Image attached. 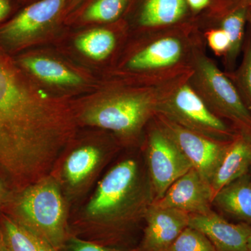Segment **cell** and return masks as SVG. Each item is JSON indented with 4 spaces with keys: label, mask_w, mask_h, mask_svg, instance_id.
<instances>
[{
    "label": "cell",
    "mask_w": 251,
    "mask_h": 251,
    "mask_svg": "<svg viewBox=\"0 0 251 251\" xmlns=\"http://www.w3.org/2000/svg\"><path fill=\"white\" fill-rule=\"evenodd\" d=\"M144 221L146 223L138 251H166L188 226L189 214L151 204Z\"/></svg>",
    "instance_id": "obj_12"
},
{
    "label": "cell",
    "mask_w": 251,
    "mask_h": 251,
    "mask_svg": "<svg viewBox=\"0 0 251 251\" xmlns=\"http://www.w3.org/2000/svg\"><path fill=\"white\" fill-rule=\"evenodd\" d=\"M241 79L243 87L251 104V47L248 50L244 57Z\"/></svg>",
    "instance_id": "obj_26"
},
{
    "label": "cell",
    "mask_w": 251,
    "mask_h": 251,
    "mask_svg": "<svg viewBox=\"0 0 251 251\" xmlns=\"http://www.w3.org/2000/svg\"><path fill=\"white\" fill-rule=\"evenodd\" d=\"M0 48V174L27 176L49 158L67 127L65 99L47 93Z\"/></svg>",
    "instance_id": "obj_1"
},
{
    "label": "cell",
    "mask_w": 251,
    "mask_h": 251,
    "mask_svg": "<svg viewBox=\"0 0 251 251\" xmlns=\"http://www.w3.org/2000/svg\"><path fill=\"white\" fill-rule=\"evenodd\" d=\"M226 215L251 226V176L249 173L225 186L213 199Z\"/></svg>",
    "instance_id": "obj_16"
},
{
    "label": "cell",
    "mask_w": 251,
    "mask_h": 251,
    "mask_svg": "<svg viewBox=\"0 0 251 251\" xmlns=\"http://www.w3.org/2000/svg\"><path fill=\"white\" fill-rule=\"evenodd\" d=\"M198 83L220 115L231 120L240 133L251 135V114L227 77L206 58L198 61Z\"/></svg>",
    "instance_id": "obj_9"
},
{
    "label": "cell",
    "mask_w": 251,
    "mask_h": 251,
    "mask_svg": "<svg viewBox=\"0 0 251 251\" xmlns=\"http://www.w3.org/2000/svg\"><path fill=\"white\" fill-rule=\"evenodd\" d=\"M181 52L182 47L178 39L163 38L134 54L128 61V67L140 71L169 67L178 62Z\"/></svg>",
    "instance_id": "obj_17"
},
{
    "label": "cell",
    "mask_w": 251,
    "mask_h": 251,
    "mask_svg": "<svg viewBox=\"0 0 251 251\" xmlns=\"http://www.w3.org/2000/svg\"><path fill=\"white\" fill-rule=\"evenodd\" d=\"M69 0H39L0 27V48L18 50L44 39L65 14Z\"/></svg>",
    "instance_id": "obj_6"
},
{
    "label": "cell",
    "mask_w": 251,
    "mask_h": 251,
    "mask_svg": "<svg viewBox=\"0 0 251 251\" xmlns=\"http://www.w3.org/2000/svg\"><path fill=\"white\" fill-rule=\"evenodd\" d=\"M251 168V135L239 133L229 143L210 186L213 196L225 186L248 174Z\"/></svg>",
    "instance_id": "obj_15"
},
{
    "label": "cell",
    "mask_w": 251,
    "mask_h": 251,
    "mask_svg": "<svg viewBox=\"0 0 251 251\" xmlns=\"http://www.w3.org/2000/svg\"><path fill=\"white\" fill-rule=\"evenodd\" d=\"M17 64L29 76L48 85L77 88L85 84V78L76 71L48 56L27 54L20 57Z\"/></svg>",
    "instance_id": "obj_14"
},
{
    "label": "cell",
    "mask_w": 251,
    "mask_h": 251,
    "mask_svg": "<svg viewBox=\"0 0 251 251\" xmlns=\"http://www.w3.org/2000/svg\"><path fill=\"white\" fill-rule=\"evenodd\" d=\"M13 191L4 176L0 174V210L11 196Z\"/></svg>",
    "instance_id": "obj_27"
},
{
    "label": "cell",
    "mask_w": 251,
    "mask_h": 251,
    "mask_svg": "<svg viewBox=\"0 0 251 251\" xmlns=\"http://www.w3.org/2000/svg\"><path fill=\"white\" fill-rule=\"evenodd\" d=\"M247 13V6H240L229 13L223 21L221 29L226 31L230 42L228 50L230 58H235L240 50Z\"/></svg>",
    "instance_id": "obj_22"
},
{
    "label": "cell",
    "mask_w": 251,
    "mask_h": 251,
    "mask_svg": "<svg viewBox=\"0 0 251 251\" xmlns=\"http://www.w3.org/2000/svg\"><path fill=\"white\" fill-rule=\"evenodd\" d=\"M250 5L251 6V1H250Z\"/></svg>",
    "instance_id": "obj_35"
},
{
    "label": "cell",
    "mask_w": 251,
    "mask_h": 251,
    "mask_svg": "<svg viewBox=\"0 0 251 251\" xmlns=\"http://www.w3.org/2000/svg\"><path fill=\"white\" fill-rule=\"evenodd\" d=\"M11 9L10 0H0V21L7 17Z\"/></svg>",
    "instance_id": "obj_28"
},
{
    "label": "cell",
    "mask_w": 251,
    "mask_h": 251,
    "mask_svg": "<svg viewBox=\"0 0 251 251\" xmlns=\"http://www.w3.org/2000/svg\"><path fill=\"white\" fill-rule=\"evenodd\" d=\"M0 251H9L7 247H6V244H5L4 237H3L2 234H1V230H0Z\"/></svg>",
    "instance_id": "obj_31"
},
{
    "label": "cell",
    "mask_w": 251,
    "mask_h": 251,
    "mask_svg": "<svg viewBox=\"0 0 251 251\" xmlns=\"http://www.w3.org/2000/svg\"><path fill=\"white\" fill-rule=\"evenodd\" d=\"M249 174H250L251 176V170H250V172H249Z\"/></svg>",
    "instance_id": "obj_34"
},
{
    "label": "cell",
    "mask_w": 251,
    "mask_h": 251,
    "mask_svg": "<svg viewBox=\"0 0 251 251\" xmlns=\"http://www.w3.org/2000/svg\"><path fill=\"white\" fill-rule=\"evenodd\" d=\"M65 249H67V251H125L114 247L86 240L73 234H71L68 239Z\"/></svg>",
    "instance_id": "obj_24"
},
{
    "label": "cell",
    "mask_w": 251,
    "mask_h": 251,
    "mask_svg": "<svg viewBox=\"0 0 251 251\" xmlns=\"http://www.w3.org/2000/svg\"><path fill=\"white\" fill-rule=\"evenodd\" d=\"M186 1L193 10L200 11L207 6L210 0H186Z\"/></svg>",
    "instance_id": "obj_29"
},
{
    "label": "cell",
    "mask_w": 251,
    "mask_h": 251,
    "mask_svg": "<svg viewBox=\"0 0 251 251\" xmlns=\"http://www.w3.org/2000/svg\"><path fill=\"white\" fill-rule=\"evenodd\" d=\"M207 39L211 49L215 52L221 53L228 51L230 42L228 36L224 29H216L210 31L208 34Z\"/></svg>",
    "instance_id": "obj_25"
},
{
    "label": "cell",
    "mask_w": 251,
    "mask_h": 251,
    "mask_svg": "<svg viewBox=\"0 0 251 251\" xmlns=\"http://www.w3.org/2000/svg\"><path fill=\"white\" fill-rule=\"evenodd\" d=\"M79 126L111 132L121 143L136 141L158 104L147 92H121L90 97L72 104Z\"/></svg>",
    "instance_id": "obj_4"
},
{
    "label": "cell",
    "mask_w": 251,
    "mask_h": 251,
    "mask_svg": "<svg viewBox=\"0 0 251 251\" xmlns=\"http://www.w3.org/2000/svg\"><path fill=\"white\" fill-rule=\"evenodd\" d=\"M213 199L210 184L193 168L176 180L153 204L188 214H204L212 210Z\"/></svg>",
    "instance_id": "obj_11"
},
{
    "label": "cell",
    "mask_w": 251,
    "mask_h": 251,
    "mask_svg": "<svg viewBox=\"0 0 251 251\" xmlns=\"http://www.w3.org/2000/svg\"><path fill=\"white\" fill-rule=\"evenodd\" d=\"M247 18L251 23V8H250V9L248 8Z\"/></svg>",
    "instance_id": "obj_32"
},
{
    "label": "cell",
    "mask_w": 251,
    "mask_h": 251,
    "mask_svg": "<svg viewBox=\"0 0 251 251\" xmlns=\"http://www.w3.org/2000/svg\"><path fill=\"white\" fill-rule=\"evenodd\" d=\"M128 0H93L81 15L87 23H106L116 21L123 14Z\"/></svg>",
    "instance_id": "obj_21"
},
{
    "label": "cell",
    "mask_w": 251,
    "mask_h": 251,
    "mask_svg": "<svg viewBox=\"0 0 251 251\" xmlns=\"http://www.w3.org/2000/svg\"><path fill=\"white\" fill-rule=\"evenodd\" d=\"M71 209L57 181L49 175L13 191L0 211L54 251H63L72 234Z\"/></svg>",
    "instance_id": "obj_3"
},
{
    "label": "cell",
    "mask_w": 251,
    "mask_h": 251,
    "mask_svg": "<svg viewBox=\"0 0 251 251\" xmlns=\"http://www.w3.org/2000/svg\"><path fill=\"white\" fill-rule=\"evenodd\" d=\"M0 230L9 251H54L1 211Z\"/></svg>",
    "instance_id": "obj_19"
},
{
    "label": "cell",
    "mask_w": 251,
    "mask_h": 251,
    "mask_svg": "<svg viewBox=\"0 0 251 251\" xmlns=\"http://www.w3.org/2000/svg\"><path fill=\"white\" fill-rule=\"evenodd\" d=\"M248 250L251 251V234L249 239V242H248Z\"/></svg>",
    "instance_id": "obj_33"
},
{
    "label": "cell",
    "mask_w": 251,
    "mask_h": 251,
    "mask_svg": "<svg viewBox=\"0 0 251 251\" xmlns=\"http://www.w3.org/2000/svg\"><path fill=\"white\" fill-rule=\"evenodd\" d=\"M119 151V145L100 135L77 134L56 160L50 175L72 205L85 201Z\"/></svg>",
    "instance_id": "obj_5"
},
{
    "label": "cell",
    "mask_w": 251,
    "mask_h": 251,
    "mask_svg": "<svg viewBox=\"0 0 251 251\" xmlns=\"http://www.w3.org/2000/svg\"><path fill=\"white\" fill-rule=\"evenodd\" d=\"M188 226L204 234L216 251H249V225L232 224L211 210L207 214H189Z\"/></svg>",
    "instance_id": "obj_13"
},
{
    "label": "cell",
    "mask_w": 251,
    "mask_h": 251,
    "mask_svg": "<svg viewBox=\"0 0 251 251\" xmlns=\"http://www.w3.org/2000/svg\"><path fill=\"white\" fill-rule=\"evenodd\" d=\"M145 164L154 202L164 196L176 180L193 168L184 153L159 127L149 135Z\"/></svg>",
    "instance_id": "obj_8"
},
{
    "label": "cell",
    "mask_w": 251,
    "mask_h": 251,
    "mask_svg": "<svg viewBox=\"0 0 251 251\" xmlns=\"http://www.w3.org/2000/svg\"><path fill=\"white\" fill-rule=\"evenodd\" d=\"M84 1L85 0H69L67 8H66L65 14L67 12L69 14L74 12V11L80 7Z\"/></svg>",
    "instance_id": "obj_30"
},
{
    "label": "cell",
    "mask_w": 251,
    "mask_h": 251,
    "mask_svg": "<svg viewBox=\"0 0 251 251\" xmlns=\"http://www.w3.org/2000/svg\"><path fill=\"white\" fill-rule=\"evenodd\" d=\"M156 111L178 125L216 141H232L237 135L188 85L180 87L166 103L158 105Z\"/></svg>",
    "instance_id": "obj_7"
},
{
    "label": "cell",
    "mask_w": 251,
    "mask_h": 251,
    "mask_svg": "<svg viewBox=\"0 0 251 251\" xmlns=\"http://www.w3.org/2000/svg\"><path fill=\"white\" fill-rule=\"evenodd\" d=\"M166 251H216L207 237L198 229L188 226Z\"/></svg>",
    "instance_id": "obj_23"
},
{
    "label": "cell",
    "mask_w": 251,
    "mask_h": 251,
    "mask_svg": "<svg viewBox=\"0 0 251 251\" xmlns=\"http://www.w3.org/2000/svg\"><path fill=\"white\" fill-rule=\"evenodd\" d=\"M74 45L77 50L91 59L104 60L112 53L116 45V38L111 31L95 28L77 36Z\"/></svg>",
    "instance_id": "obj_20"
},
{
    "label": "cell",
    "mask_w": 251,
    "mask_h": 251,
    "mask_svg": "<svg viewBox=\"0 0 251 251\" xmlns=\"http://www.w3.org/2000/svg\"><path fill=\"white\" fill-rule=\"evenodd\" d=\"M158 127L174 142L193 168L210 184L231 141L211 139L178 125L161 114H158Z\"/></svg>",
    "instance_id": "obj_10"
},
{
    "label": "cell",
    "mask_w": 251,
    "mask_h": 251,
    "mask_svg": "<svg viewBox=\"0 0 251 251\" xmlns=\"http://www.w3.org/2000/svg\"><path fill=\"white\" fill-rule=\"evenodd\" d=\"M90 194L71 214V234L110 247L128 237L154 202L145 162L135 155L114 163Z\"/></svg>",
    "instance_id": "obj_2"
},
{
    "label": "cell",
    "mask_w": 251,
    "mask_h": 251,
    "mask_svg": "<svg viewBox=\"0 0 251 251\" xmlns=\"http://www.w3.org/2000/svg\"><path fill=\"white\" fill-rule=\"evenodd\" d=\"M186 0H146L140 11L139 22L145 27L173 24L184 16Z\"/></svg>",
    "instance_id": "obj_18"
}]
</instances>
